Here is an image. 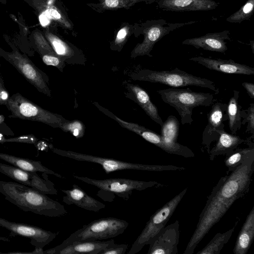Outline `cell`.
I'll list each match as a JSON object with an SVG mask.
<instances>
[{
  "mask_svg": "<svg viewBox=\"0 0 254 254\" xmlns=\"http://www.w3.org/2000/svg\"><path fill=\"white\" fill-rule=\"evenodd\" d=\"M235 226L227 231L216 234L208 244L197 254H219L220 252L231 237Z\"/></svg>",
  "mask_w": 254,
  "mask_h": 254,
  "instance_id": "cell-30",
  "label": "cell"
},
{
  "mask_svg": "<svg viewBox=\"0 0 254 254\" xmlns=\"http://www.w3.org/2000/svg\"><path fill=\"white\" fill-rule=\"evenodd\" d=\"M254 0H248L240 8L226 18L230 23H240L250 19L254 13Z\"/></svg>",
  "mask_w": 254,
  "mask_h": 254,
  "instance_id": "cell-33",
  "label": "cell"
},
{
  "mask_svg": "<svg viewBox=\"0 0 254 254\" xmlns=\"http://www.w3.org/2000/svg\"><path fill=\"white\" fill-rule=\"evenodd\" d=\"M207 68L228 74L254 75V68L247 65L236 63L232 60L211 59L203 57H195L189 59Z\"/></svg>",
  "mask_w": 254,
  "mask_h": 254,
  "instance_id": "cell-20",
  "label": "cell"
},
{
  "mask_svg": "<svg viewBox=\"0 0 254 254\" xmlns=\"http://www.w3.org/2000/svg\"><path fill=\"white\" fill-rule=\"evenodd\" d=\"M100 111L107 116L115 120L123 127L135 132L146 141L168 153L181 155L185 157L194 156L193 152L187 146L179 143L175 144H169L165 142L160 135L150 129L135 123L124 121L103 107L101 108Z\"/></svg>",
  "mask_w": 254,
  "mask_h": 254,
  "instance_id": "cell-12",
  "label": "cell"
},
{
  "mask_svg": "<svg viewBox=\"0 0 254 254\" xmlns=\"http://www.w3.org/2000/svg\"><path fill=\"white\" fill-rule=\"evenodd\" d=\"M61 3L55 4L50 0H31L32 5L42 16L41 20H45L44 23L52 21L64 29L74 31L73 24Z\"/></svg>",
  "mask_w": 254,
  "mask_h": 254,
  "instance_id": "cell-16",
  "label": "cell"
},
{
  "mask_svg": "<svg viewBox=\"0 0 254 254\" xmlns=\"http://www.w3.org/2000/svg\"><path fill=\"white\" fill-rule=\"evenodd\" d=\"M227 105L217 102L207 114L208 123L202 133V143L209 148L210 143L218 139L217 130H224L223 122L228 120Z\"/></svg>",
  "mask_w": 254,
  "mask_h": 254,
  "instance_id": "cell-17",
  "label": "cell"
},
{
  "mask_svg": "<svg viewBox=\"0 0 254 254\" xmlns=\"http://www.w3.org/2000/svg\"><path fill=\"white\" fill-rule=\"evenodd\" d=\"M9 97L4 82L0 77V105L5 106Z\"/></svg>",
  "mask_w": 254,
  "mask_h": 254,
  "instance_id": "cell-41",
  "label": "cell"
},
{
  "mask_svg": "<svg viewBox=\"0 0 254 254\" xmlns=\"http://www.w3.org/2000/svg\"><path fill=\"white\" fill-rule=\"evenodd\" d=\"M192 21L184 23H170L164 19L148 20L141 23L134 24L133 35L138 37L143 35L141 43H138L131 52L130 57L147 56L152 57L150 54L155 44L163 37L178 28L187 25L197 23Z\"/></svg>",
  "mask_w": 254,
  "mask_h": 254,
  "instance_id": "cell-6",
  "label": "cell"
},
{
  "mask_svg": "<svg viewBox=\"0 0 254 254\" xmlns=\"http://www.w3.org/2000/svg\"><path fill=\"white\" fill-rule=\"evenodd\" d=\"M5 117L0 113V131L7 135H13L12 131L5 123Z\"/></svg>",
  "mask_w": 254,
  "mask_h": 254,
  "instance_id": "cell-42",
  "label": "cell"
},
{
  "mask_svg": "<svg viewBox=\"0 0 254 254\" xmlns=\"http://www.w3.org/2000/svg\"><path fill=\"white\" fill-rule=\"evenodd\" d=\"M158 0H98V3H87L86 5L95 11L101 13L107 10L124 8L128 9L140 2L151 4Z\"/></svg>",
  "mask_w": 254,
  "mask_h": 254,
  "instance_id": "cell-28",
  "label": "cell"
},
{
  "mask_svg": "<svg viewBox=\"0 0 254 254\" xmlns=\"http://www.w3.org/2000/svg\"><path fill=\"white\" fill-rule=\"evenodd\" d=\"M41 59L46 65L55 66L61 71H63L65 66V62L56 54L45 56Z\"/></svg>",
  "mask_w": 254,
  "mask_h": 254,
  "instance_id": "cell-38",
  "label": "cell"
},
{
  "mask_svg": "<svg viewBox=\"0 0 254 254\" xmlns=\"http://www.w3.org/2000/svg\"><path fill=\"white\" fill-rule=\"evenodd\" d=\"M38 141V138L33 134L22 135L17 137L5 138L3 143L6 142H17L26 143L36 145Z\"/></svg>",
  "mask_w": 254,
  "mask_h": 254,
  "instance_id": "cell-39",
  "label": "cell"
},
{
  "mask_svg": "<svg viewBox=\"0 0 254 254\" xmlns=\"http://www.w3.org/2000/svg\"><path fill=\"white\" fill-rule=\"evenodd\" d=\"M233 92V95L230 98L227 108L229 127L232 134H235L237 131L241 128L242 126V106L238 102L239 91L234 90Z\"/></svg>",
  "mask_w": 254,
  "mask_h": 254,
  "instance_id": "cell-29",
  "label": "cell"
},
{
  "mask_svg": "<svg viewBox=\"0 0 254 254\" xmlns=\"http://www.w3.org/2000/svg\"><path fill=\"white\" fill-rule=\"evenodd\" d=\"M128 225L127 221L115 217L100 218L84 225L57 247H64L77 241L113 238L123 234Z\"/></svg>",
  "mask_w": 254,
  "mask_h": 254,
  "instance_id": "cell-7",
  "label": "cell"
},
{
  "mask_svg": "<svg viewBox=\"0 0 254 254\" xmlns=\"http://www.w3.org/2000/svg\"><path fill=\"white\" fill-rule=\"evenodd\" d=\"M134 80L159 83L173 87L195 86L210 89L219 93L213 81L205 78L194 76L177 67L171 70L156 71L141 69L130 75Z\"/></svg>",
  "mask_w": 254,
  "mask_h": 254,
  "instance_id": "cell-5",
  "label": "cell"
},
{
  "mask_svg": "<svg viewBox=\"0 0 254 254\" xmlns=\"http://www.w3.org/2000/svg\"><path fill=\"white\" fill-rule=\"evenodd\" d=\"M60 128L65 132H69L76 138L82 137L85 133V127L79 120H67L60 127Z\"/></svg>",
  "mask_w": 254,
  "mask_h": 254,
  "instance_id": "cell-36",
  "label": "cell"
},
{
  "mask_svg": "<svg viewBox=\"0 0 254 254\" xmlns=\"http://www.w3.org/2000/svg\"><path fill=\"white\" fill-rule=\"evenodd\" d=\"M114 243L113 239L107 241H77L64 247L56 246L44 251L43 254H99V253L105 248Z\"/></svg>",
  "mask_w": 254,
  "mask_h": 254,
  "instance_id": "cell-18",
  "label": "cell"
},
{
  "mask_svg": "<svg viewBox=\"0 0 254 254\" xmlns=\"http://www.w3.org/2000/svg\"><path fill=\"white\" fill-rule=\"evenodd\" d=\"M73 177L77 180L99 189L96 195L104 201L108 202H112L116 195L127 200L134 190H143L149 188L163 186L162 184L155 181L146 182L125 178L97 180L74 175Z\"/></svg>",
  "mask_w": 254,
  "mask_h": 254,
  "instance_id": "cell-4",
  "label": "cell"
},
{
  "mask_svg": "<svg viewBox=\"0 0 254 254\" xmlns=\"http://www.w3.org/2000/svg\"><path fill=\"white\" fill-rule=\"evenodd\" d=\"M156 2L163 10L175 12L207 11L219 5L214 0H158Z\"/></svg>",
  "mask_w": 254,
  "mask_h": 254,
  "instance_id": "cell-21",
  "label": "cell"
},
{
  "mask_svg": "<svg viewBox=\"0 0 254 254\" xmlns=\"http://www.w3.org/2000/svg\"><path fill=\"white\" fill-rule=\"evenodd\" d=\"M0 226L9 230L12 235L29 239L30 243L36 249H43L58 235L57 233L46 230L37 226L11 222L1 217Z\"/></svg>",
  "mask_w": 254,
  "mask_h": 254,
  "instance_id": "cell-13",
  "label": "cell"
},
{
  "mask_svg": "<svg viewBox=\"0 0 254 254\" xmlns=\"http://www.w3.org/2000/svg\"><path fill=\"white\" fill-rule=\"evenodd\" d=\"M65 194L63 201L67 205L74 204L85 210L98 212L105 208V205L89 195L78 186L74 184L70 190H62Z\"/></svg>",
  "mask_w": 254,
  "mask_h": 254,
  "instance_id": "cell-22",
  "label": "cell"
},
{
  "mask_svg": "<svg viewBox=\"0 0 254 254\" xmlns=\"http://www.w3.org/2000/svg\"><path fill=\"white\" fill-rule=\"evenodd\" d=\"M52 150L54 153L63 157L79 161H86L98 164L101 166L106 174L124 170L163 171H182L186 169L183 167H178L173 165H147L127 162L114 158L102 157L56 148H53Z\"/></svg>",
  "mask_w": 254,
  "mask_h": 254,
  "instance_id": "cell-8",
  "label": "cell"
},
{
  "mask_svg": "<svg viewBox=\"0 0 254 254\" xmlns=\"http://www.w3.org/2000/svg\"><path fill=\"white\" fill-rule=\"evenodd\" d=\"M0 159L21 170L31 172H42L64 178L62 175L43 165L40 161L19 157L12 155L0 152Z\"/></svg>",
  "mask_w": 254,
  "mask_h": 254,
  "instance_id": "cell-26",
  "label": "cell"
},
{
  "mask_svg": "<svg viewBox=\"0 0 254 254\" xmlns=\"http://www.w3.org/2000/svg\"><path fill=\"white\" fill-rule=\"evenodd\" d=\"M180 237L178 220L163 228L149 244L147 254H177Z\"/></svg>",
  "mask_w": 254,
  "mask_h": 254,
  "instance_id": "cell-15",
  "label": "cell"
},
{
  "mask_svg": "<svg viewBox=\"0 0 254 254\" xmlns=\"http://www.w3.org/2000/svg\"><path fill=\"white\" fill-rule=\"evenodd\" d=\"M134 24L125 22L121 24L115 33L114 38L111 43L110 49L120 52L130 36L133 35Z\"/></svg>",
  "mask_w": 254,
  "mask_h": 254,
  "instance_id": "cell-32",
  "label": "cell"
},
{
  "mask_svg": "<svg viewBox=\"0 0 254 254\" xmlns=\"http://www.w3.org/2000/svg\"><path fill=\"white\" fill-rule=\"evenodd\" d=\"M254 171V147L252 146L241 164L229 175L221 178L213 188L183 254H192L197 245L232 204L247 194Z\"/></svg>",
  "mask_w": 254,
  "mask_h": 254,
  "instance_id": "cell-1",
  "label": "cell"
},
{
  "mask_svg": "<svg viewBox=\"0 0 254 254\" xmlns=\"http://www.w3.org/2000/svg\"><path fill=\"white\" fill-rule=\"evenodd\" d=\"M216 132L219 136L215 146L209 152L211 160L216 155H230L240 144L246 141L240 136L229 134L224 130H217Z\"/></svg>",
  "mask_w": 254,
  "mask_h": 254,
  "instance_id": "cell-27",
  "label": "cell"
},
{
  "mask_svg": "<svg viewBox=\"0 0 254 254\" xmlns=\"http://www.w3.org/2000/svg\"><path fill=\"white\" fill-rule=\"evenodd\" d=\"M1 56L11 64L38 91L51 97L48 76L26 55L14 50L11 52L4 51L1 54Z\"/></svg>",
  "mask_w": 254,
  "mask_h": 254,
  "instance_id": "cell-11",
  "label": "cell"
},
{
  "mask_svg": "<svg viewBox=\"0 0 254 254\" xmlns=\"http://www.w3.org/2000/svg\"><path fill=\"white\" fill-rule=\"evenodd\" d=\"M5 106L11 112L10 118L39 122L54 128H60L67 121L58 114L41 108L18 93L9 97Z\"/></svg>",
  "mask_w": 254,
  "mask_h": 254,
  "instance_id": "cell-9",
  "label": "cell"
},
{
  "mask_svg": "<svg viewBox=\"0 0 254 254\" xmlns=\"http://www.w3.org/2000/svg\"><path fill=\"white\" fill-rule=\"evenodd\" d=\"M251 147L236 149L225 160V163L230 172L233 171L241 164Z\"/></svg>",
  "mask_w": 254,
  "mask_h": 254,
  "instance_id": "cell-35",
  "label": "cell"
},
{
  "mask_svg": "<svg viewBox=\"0 0 254 254\" xmlns=\"http://www.w3.org/2000/svg\"><path fill=\"white\" fill-rule=\"evenodd\" d=\"M127 97L136 102L153 121L161 127L163 122L146 91L139 85L130 83L127 84Z\"/></svg>",
  "mask_w": 254,
  "mask_h": 254,
  "instance_id": "cell-24",
  "label": "cell"
},
{
  "mask_svg": "<svg viewBox=\"0 0 254 254\" xmlns=\"http://www.w3.org/2000/svg\"><path fill=\"white\" fill-rule=\"evenodd\" d=\"M179 127V122L177 118L170 115L161 126L160 135L165 142L171 144H177Z\"/></svg>",
  "mask_w": 254,
  "mask_h": 254,
  "instance_id": "cell-31",
  "label": "cell"
},
{
  "mask_svg": "<svg viewBox=\"0 0 254 254\" xmlns=\"http://www.w3.org/2000/svg\"><path fill=\"white\" fill-rule=\"evenodd\" d=\"M157 92L165 103L177 111L183 125H190L193 122V108L209 106L216 100L213 94L194 92L190 88H171L159 90Z\"/></svg>",
  "mask_w": 254,
  "mask_h": 254,
  "instance_id": "cell-3",
  "label": "cell"
},
{
  "mask_svg": "<svg viewBox=\"0 0 254 254\" xmlns=\"http://www.w3.org/2000/svg\"><path fill=\"white\" fill-rule=\"evenodd\" d=\"M0 193L5 199L24 211L51 217L67 213L64 206L59 202L17 182L0 180Z\"/></svg>",
  "mask_w": 254,
  "mask_h": 254,
  "instance_id": "cell-2",
  "label": "cell"
},
{
  "mask_svg": "<svg viewBox=\"0 0 254 254\" xmlns=\"http://www.w3.org/2000/svg\"><path fill=\"white\" fill-rule=\"evenodd\" d=\"M241 117L243 118L241 121L242 125L248 123L246 132L254 135V104H250L247 109L241 110Z\"/></svg>",
  "mask_w": 254,
  "mask_h": 254,
  "instance_id": "cell-37",
  "label": "cell"
},
{
  "mask_svg": "<svg viewBox=\"0 0 254 254\" xmlns=\"http://www.w3.org/2000/svg\"><path fill=\"white\" fill-rule=\"evenodd\" d=\"M36 48L41 57L56 54L43 35L39 32H35L33 35Z\"/></svg>",
  "mask_w": 254,
  "mask_h": 254,
  "instance_id": "cell-34",
  "label": "cell"
},
{
  "mask_svg": "<svg viewBox=\"0 0 254 254\" xmlns=\"http://www.w3.org/2000/svg\"><path fill=\"white\" fill-rule=\"evenodd\" d=\"M230 31L226 30L209 33L198 37L187 39L182 42V44L209 51L225 53L228 49L225 41L230 40Z\"/></svg>",
  "mask_w": 254,
  "mask_h": 254,
  "instance_id": "cell-19",
  "label": "cell"
},
{
  "mask_svg": "<svg viewBox=\"0 0 254 254\" xmlns=\"http://www.w3.org/2000/svg\"><path fill=\"white\" fill-rule=\"evenodd\" d=\"M0 172L16 182L33 188L46 194H57L58 190L50 180L41 178L36 172L21 170L14 166L0 163Z\"/></svg>",
  "mask_w": 254,
  "mask_h": 254,
  "instance_id": "cell-14",
  "label": "cell"
},
{
  "mask_svg": "<svg viewBox=\"0 0 254 254\" xmlns=\"http://www.w3.org/2000/svg\"><path fill=\"white\" fill-rule=\"evenodd\" d=\"M44 36L56 54L65 63L74 62L75 58L83 55L74 45L48 28L44 32Z\"/></svg>",
  "mask_w": 254,
  "mask_h": 254,
  "instance_id": "cell-23",
  "label": "cell"
},
{
  "mask_svg": "<svg viewBox=\"0 0 254 254\" xmlns=\"http://www.w3.org/2000/svg\"><path fill=\"white\" fill-rule=\"evenodd\" d=\"M242 85L247 90L250 98H254V84L253 83L245 82L242 83Z\"/></svg>",
  "mask_w": 254,
  "mask_h": 254,
  "instance_id": "cell-43",
  "label": "cell"
},
{
  "mask_svg": "<svg viewBox=\"0 0 254 254\" xmlns=\"http://www.w3.org/2000/svg\"><path fill=\"white\" fill-rule=\"evenodd\" d=\"M5 138V137L3 133L0 131V143H3V140Z\"/></svg>",
  "mask_w": 254,
  "mask_h": 254,
  "instance_id": "cell-44",
  "label": "cell"
},
{
  "mask_svg": "<svg viewBox=\"0 0 254 254\" xmlns=\"http://www.w3.org/2000/svg\"><path fill=\"white\" fill-rule=\"evenodd\" d=\"M127 244L115 243L107 247L99 253V254H124L128 248Z\"/></svg>",
  "mask_w": 254,
  "mask_h": 254,
  "instance_id": "cell-40",
  "label": "cell"
},
{
  "mask_svg": "<svg viewBox=\"0 0 254 254\" xmlns=\"http://www.w3.org/2000/svg\"><path fill=\"white\" fill-rule=\"evenodd\" d=\"M254 237V206L247 215L237 236L233 249L234 254H246Z\"/></svg>",
  "mask_w": 254,
  "mask_h": 254,
  "instance_id": "cell-25",
  "label": "cell"
},
{
  "mask_svg": "<svg viewBox=\"0 0 254 254\" xmlns=\"http://www.w3.org/2000/svg\"><path fill=\"white\" fill-rule=\"evenodd\" d=\"M187 191V189H184L150 217L144 228L132 245L128 254H135L145 245L150 244L153 238L166 226Z\"/></svg>",
  "mask_w": 254,
  "mask_h": 254,
  "instance_id": "cell-10",
  "label": "cell"
}]
</instances>
